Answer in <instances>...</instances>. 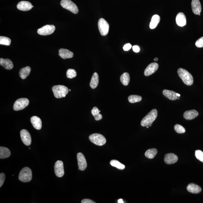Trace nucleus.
<instances>
[{
    "instance_id": "nucleus-1",
    "label": "nucleus",
    "mask_w": 203,
    "mask_h": 203,
    "mask_svg": "<svg viewBox=\"0 0 203 203\" xmlns=\"http://www.w3.org/2000/svg\"><path fill=\"white\" fill-rule=\"evenodd\" d=\"M179 77L186 85L190 86L193 83V78L192 75L187 70L182 68H179L178 70Z\"/></svg>"
},
{
    "instance_id": "nucleus-2",
    "label": "nucleus",
    "mask_w": 203,
    "mask_h": 203,
    "mask_svg": "<svg viewBox=\"0 0 203 203\" xmlns=\"http://www.w3.org/2000/svg\"><path fill=\"white\" fill-rule=\"evenodd\" d=\"M157 110L156 109H153L142 119L141 122V126L145 127L152 125L153 122L155 121L157 118Z\"/></svg>"
},
{
    "instance_id": "nucleus-3",
    "label": "nucleus",
    "mask_w": 203,
    "mask_h": 203,
    "mask_svg": "<svg viewBox=\"0 0 203 203\" xmlns=\"http://www.w3.org/2000/svg\"><path fill=\"white\" fill-rule=\"evenodd\" d=\"M52 90L55 97L57 98L65 97L69 91L68 87L62 85H55Z\"/></svg>"
},
{
    "instance_id": "nucleus-4",
    "label": "nucleus",
    "mask_w": 203,
    "mask_h": 203,
    "mask_svg": "<svg viewBox=\"0 0 203 203\" xmlns=\"http://www.w3.org/2000/svg\"><path fill=\"white\" fill-rule=\"evenodd\" d=\"M18 179L23 182H30L32 179V171L30 168L25 167L20 171Z\"/></svg>"
},
{
    "instance_id": "nucleus-5",
    "label": "nucleus",
    "mask_w": 203,
    "mask_h": 203,
    "mask_svg": "<svg viewBox=\"0 0 203 203\" xmlns=\"http://www.w3.org/2000/svg\"><path fill=\"white\" fill-rule=\"evenodd\" d=\"M61 5L64 8L73 13L76 14L79 12L77 6L71 0H62L61 2Z\"/></svg>"
},
{
    "instance_id": "nucleus-6",
    "label": "nucleus",
    "mask_w": 203,
    "mask_h": 203,
    "mask_svg": "<svg viewBox=\"0 0 203 203\" xmlns=\"http://www.w3.org/2000/svg\"><path fill=\"white\" fill-rule=\"evenodd\" d=\"M89 138L92 143L98 146H103L106 143L105 137L99 134H92L90 135Z\"/></svg>"
},
{
    "instance_id": "nucleus-7",
    "label": "nucleus",
    "mask_w": 203,
    "mask_h": 203,
    "mask_svg": "<svg viewBox=\"0 0 203 203\" xmlns=\"http://www.w3.org/2000/svg\"><path fill=\"white\" fill-rule=\"evenodd\" d=\"M98 26L102 35H107L109 32V25L105 20L103 18H100L98 22Z\"/></svg>"
},
{
    "instance_id": "nucleus-8",
    "label": "nucleus",
    "mask_w": 203,
    "mask_h": 203,
    "mask_svg": "<svg viewBox=\"0 0 203 203\" xmlns=\"http://www.w3.org/2000/svg\"><path fill=\"white\" fill-rule=\"evenodd\" d=\"M29 103V100L27 98H20L15 102L14 104L13 109L17 111L22 110L28 105Z\"/></svg>"
},
{
    "instance_id": "nucleus-9",
    "label": "nucleus",
    "mask_w": 203,
    "mask_h": 203,
    "mask_svg": "<svg viewBox=\"0 0 203 203\" xmlns=\"http://www.w3.org/2000/svg\"><path fill=\"white\" fill-rule=\"evenodd\" d=\"M55 29V26L53 25H46L39 29L37 32L42 35H49L54 33Z\"/></svg>"
},
{
    "instance_id": "nucleus-10",
    "label": "nucleus",
    "mask_w": 203,
    "mask_h": 203,
    "mask_svg": "<svg viewBox=\"0 0 203 203\" xmlns=\"http://www.w3.org/2000/svg\"><path fill=\"white\" fill-rule=\"evenodd\" d=\"M54 170L56 175L57 177H62L65 174L63 162L61 161H57L55 164Z\"/></svg>"
},
{
    "instance_id": "nucleus-11",
    "label": "nucleus",
    "mask_w": 203,
    "mask_h": 203,
    "mask_svg": "<svg viewBox=\"0 0 203 203\" xmlns=\"http://www.w3.org/2000/svg\"><path fill=\"white\" fill-rule=\"evenodd\" d=\"M22 141L26 146L30 145L31 143V137L30 134L26 129H22L20 132Z\"/></svg>"
},
{
    "instance_id": "nucleus-12",
    "label": "nucleus",
    "mask_w": 203,
    "mask_h": 203,
    "mask_svg": "<svg viewBox=\"0 0 203 203\" xmlns=\"http://www.w3.org/2000/svg\"><path fill=\"white\" fill-rule=\"evenodd\" d=\"M77 158L79 169L81 171H84L86 168L87 163L86 160L84 155L81 153H78Z\"/></svg>"
},
{
    "instance_id": "nucleus-13",
    "label": "nucleus",
    "mask_w": 203,
    "mask_h": 203,
    "mask_svg": "<svg viewBox=\"0 0 203 203\" xmlns=\"http://www.w3.org/2000/svg\"><path fill=\"white\" fill-rule=\"evenodd\" d=\"M159 65L157 62H153L150 64L145 70L144 72L145 76H148L151 75L157 71Z\"/></svg>"
},
{
    "instance_id": "nucleus-14",
    "label": "nucleus",
    "mask_w": 203,
    "mask_h": 203,
    "mask_svg": "<svg viewBox=\"0 0 203 203\" xmlns=\"http://www.w3.org/2000/svg\"><path fill=\"white\" fill-rule=\"evenodd\" d=\"M191 7L193 12L195 15H200L202 7L199 0H192L191 2Z\"/></svg>"
},
{
    "instance_id": "nucleus-15",
    "label": "nucleus",
    "mask_w": 203,
    "mask_h": 203,
    "mask_svg": "<svg viewBox=\"0 0 203 203\" xmlns=\"http://www.w3.org/2000/svg\"><path fill=\"white\" fill-rule=\"evenodd\" d=\"M34 6L30 2L28 1H22L18 3L17 8L20 10L28 11L30 10Z\"/></svg>"
},
{
    "instance_id": "nucleus-16",
    "label": "nucleus",
    "mask_w": 203,
    "mask_h": 203,
    "mask_svg": "<svg viewBox=\"0 0 203 203\" xmlns=\"http://www.w3.org/2000/svg\"><path fill=\"white\" fill-rule=\"evenodd\" d=\"M178 157L175 154L173 153H169L165 155L164 159L165 162L168 165H171L176 163L178 161Z\"/></svg>"
},
{
    "instance_id": "nucleus-17",
    "label": "nucleus",
    "mask_w": 203,
    "mask_h": 203,
    "mask_svg": "<svg viewBox=\"0 0 203 203\" xmlns=\"http://www.w3.org/2000/svg\"><path fill=\"white\" fill-rule=\"evenodd\" d=\"M176 21L178 25L181 27H183L186 25V18L185 15L182 12H179L176 15Z\"/></svg>"
},
{
    "instance_id": "nucleus-18",
    "label": "nucleus",
    "mask_w": 203,
    "mask_h": 203,
    "mask_svg": "<svg viewBox=\"0 0 203 203\" xmlns=\"http://www.w3.org/2000/svg\"><path fill=\"white\" fill-rule=\"evenodd\" d=\"M199 115V113L195 110L187 111L184 112V118L187 120H191L196 118Z\"/></svg>"
},
{
    "instance_id": "nucleus-19",
    "label": "nucleus",
    "mask_w": 203,
    "mask_h": 203,
    "mask_svg": "<svg viewBox=\"0 0 203 203\" xmlns=\"http://www.w3.org/2000/svg\"><path fill=\"white\" fill-rule=\"evenodd\" d=\"M59 55L64 59L71 58L73 57L72 52L65 49H61L59 51Z\"/></svg>"
},
{
    "instance_id": "nucleus-20",
    "label": "nucleus",
    "mask_w": 203,
    "mask_h": 203,
    "mask_svg": "<svg viewBox=\"0 0 203 203\" xmlns=\"http://www.w3.org/2000/svg\"><path fill=\"white\" fill-rule=\"evenodd\" d=\"M0 65L7 70L12 69L14 67L12 61L8 59H0Z\"/></svg>"
},
{
    "instance_id": "nucleus-21",
    "label": "nucleus",
    "mask_w": 203,
    "mask_h": 203,
    "mask_svg": "<svg viewBox=\"0 0 203 203\" xmlns=\"http://www.w3.org/2000/svg\"><path fill=\"white\" fill-rule=\"evenodd\" d=\"M31 121L33 127L37 130H40L42 128L41 120L38 117L34 116L31 118Z\"/></svg>"
},
{
    "instance_id": "nucleus-22",
    "label": "nucleus",
    "mask_w": 203,
    "mask_h": 203,
    "mask_svg": "<svg viewBox=\"0 0 203 203\" xmlns=\"http://www.w3.org/2000/svg\"><path fill=\"white\" fill-rule=\"evenodd\" d=\"M163 95L165 97L171 101L176 100L178 99V97L176 96L175 92L168 90H164L162 92Z\"/></svg>"
},
{
    "instance_id": "nucleus-23",
    "label": "nucleus",
    "mask_w": 203,
    "mask_h": 203,
    "mask_svg": "<svg viewBox=\"0 0 203 203\" xmlns=\"http://www.w3.org/2000/svg\"><path fill=\"white\" fill-rule=\"evenodd\" d=\"M187 190L190 193L198 194L201 192L202 189L199 186L194 184L191 183L187 186Z\"/></svg>"
},
{
    "instance_id": "nucleus-24",
    "label": "nucleus",
    "mask_w": 203,
    "mask_h": 203,
    "mask_svg": "<svg viewBox=\"0 0 203 203\" xmlns=\"http://www.w3.org/2000/svg\"><path fill=\"white\" fill-rule=\"evenodd\" d=\"M99 75L97 73H94L92 76L91 81H90V85L92 89H95L98 87L99 84Z\"/></svg>"
},
{
    "instance_id": "nucleus-25",
    "label": "nucleus",
    "mask_w": 203,
    "mask_h": 203,
    "mask_svg": "<svg viewBox=\"0 0 203 203\" xmlns=\"http://www.w3.org/2000/svg\"><path fill=\"white\" fill-rule=\"evenodd\" d=\"M160 20V16L159 15H153L150 23V28L151 29H154L158 25Z\"/></svg>"
},
{
    "instance_id": "nucleus-26",
    "label": "nucleus",
    "mask_w": 203,
    "mask_h": 203,
    "mask_svg": "<svg viewBox=\"0 0 203 203\" xmlns=\"http://www.w3.org/2000/svg\"><path fill=\"white\" fill-rule=\"evenodd\" d=\"M11 152L8 148L1 146L0 147V158L5 159L10 157Z\"/></svg>"
},
{
    "instance_id": "nucleus-27",
    "label": "nucleus",
    "mask_w": 203,
    "mask_h": 203,
    "mask_svg": "<svg viewBox=\"0 0 203 203\" xmlns=\"http://www.w3.org/2000/svg\"><path fill=\"white\" fill-rule=\"evenodd\" d=\"M31 71L30 67L27 66L21 68L19 72V75L20 78L22 79H26L28 76L29 75Z\"/></svg>"
},
{
    "instance_id": "nucleus-28",
    "label": "nucleus",
    "mask_w": 203,
    "mask_h": 203,
    "mask_svg": "<svg viewBox=\"0 0 203 203\" xmlns=\"http://www.w3.org/2000/svg\"><path fill=\"white\" fill-rule=\"evenodd\" d=\"M121 82L123 85L127 86L130 81V76L128 73L125 72L123 73L120 78Z\"/></svg>"
},
{
    "instance_id": "nucleus-29",
    "label": "nucleus",
    "mask_w": 203,
    "mask_h": 203,
    "mask_svg": "<svg viewBox=\"0 0 203 203\" xmlns=\"http://www.w3.org/2000/svg\"><path fill=\"white\" fill-rule=\"evenodd\" d=\"M100 111L99 110V109L97 107H94L92 110V113L96 121H99L102 118V115H101L100 112Z\"/></svg>"
},
{
    "instance_id": "nucleus-30",
    "label": "nucleus",
    "mask_w": 203,
    "mask_h": 203,
    "mask_svg": "<svg viewBox=\"0 0 203 203\" xmlns=\"http://www.w3.org/2000/svg\"><path fill=\"white\" fill-rule=\"evenodd\" d=\"M157 154V149L153 148L147 151L145 153V156L148 158L153 159L155 157Z\"/></svg>"
},
{
    "instance_id": "nucleus-31",
    "label": "nucleus",
    "mask_w": 203,
    "mask_h": 203,
    "mask_svg": "<svg viewBox=\"0 0 203 203\" xmlns=\"http://www.w3.org/2000/svg\"><path fill=\"white\" fill-rule=\"evenodd\" d=\"M110 163L112 166L115 167L118 169L123 170L125 168L124 165H123L121 162L116 160H111L110 161Z\"/></svg>"
},
{
    "instance_id": "nucleus-32",
    "label": "nucleus",
    "mask_w": 203,
    "mask_h": 203,
    "mask_svg": "<svg viewBox=\"0 0 203 203\" xmlns=\"http://www.w3.org/2000/svg\"><path fill=\"white\" fill-rule=\"evenodd\" d=\"M128 99L129 102L131 103H135L139 102L142 100L141 96L136 95H130L128 98Z\"/></svg>"
},
{
    "instance_id": "nucleus-33",
    "label": "nucleus",
    "mask_w": 203,
    "mask_h": 203,
    "mask_svg": "<svg viewBox=\"0 0 203 203\" xmlns=\"http://www.w3.org/2000/svg\"><path fill=\"white\" fill-rule=\"evenodd\" d=\"M11 43V40L8 37L1 36L0 37V44L4 45L6 46H9Z\"/></svg>"
},
{
    "instance_id": "nucleus-34",
    "label": "nucleus",
    "mask_w": 203,
    "mask_h": 203,
    "mask_svg": "<svg viewBox=\"0 0 203 203\" xmlns=\"http://www.w3.org/2000/svg\"><path fill=\"white\" fill-rule=\"evenodd\" d=\"M66 75L68 78L72 79L76 77L77 75V73L74 69H69L67 72Z\"/></svg>"
},
{
    "instance_id": "nucleus-35",
    "label": "nucleus",
    "mask_w": 203,
    "mask_h": 203,
    "mask_svg": "<svg viewBox=\"0 0 203 203\" xmlns=\"http://www.w3.org/2000/svg\"><path fill=\"white\" fill-rule=\"evenodd\" d=\"M175 131L179 134L184 133L185 132V128L180 125L176 124L174 126Z\"/></svg>"
},
{
    "instance_id": "nucleus-36",
    "label": "nucleus",
    "mask_w": 203,
    "mask_h": 203,
    "mask_svg": "<svg viewBox=\"0 0 203 203\" xmlns=\"http://www.w3.org/2000/svg\"><path fill=\"white\" fill-rule=\"evenodd\" d=\"M195 155L197 158L201 161L203 162V152L201 150H196L195 151Z\"/></svg>"
},
{
    "instance_id": "nucleus-37",
    "label": "nucleus",
    "mask_w": 203,
    "mask_h": 203,
    "mask_svg": "<svg viewBox=\"0 0 203 203\" xmlns=\"http://www.w3.org/2000/svg\"><path fill=\"white\" fill-rule=\"evenodd\" d=\"M197 47L199 48H203V37H201L195 43Z\"/></svg>"
},
{
    "instance_id": "nucleus-38",
    "label": "nucleus",
    "mask_w": 203,
    "mask_h": 203,
    "mask_svg": "<svg viewBox=\"0 0 203 203\" xmlns=\"http://www.w3.org/2000/svg\"><path fill=\"white\" fill-rule=\"evenodd\" d=\"M5 180V175L4 173H1L0 174V187L2 186Z\"/></svg>"
},
{
    "instance_id": "nucleus-39",
    "label": "nucleus",
    "mask_w": 203,
    "mask_h": 203,
    "mask_svg": "<svg viewBox=\"0 0 203 203\" xmlns=\"http://www.w3.org/2000/svg\"><path fill=\"white\" fill-rule=\"evenodd\" d=\"M132 48V45L130 43H127L123 47V49L125 51H128Z\"/></svg>"
},
{
    "instance_id": "nucleus-40",
    "label": "nucleus",
    "mask_w": 203,
    "mask_h": 203,
    "mask_svg": "<svg viewBox=\"0 0 203 203\" xmlns=\"http://www.w3.org/2000/svg\"><path fill=\"white\" fill-rule=\"evenodd\" d=\"M82 203H95L94 201L91 200L89 199H84L81 201Z\"/></svg>"
},
{
    "instance_id": "nucleus-41",
    "label": "nucleus",
    "mask_w": 203,
    "mask_h": 203,
    "mask_svg": "<svg viewBox=\"0 0 203 203\" xmlns=\"http://www.w3.org/2000/svg\"><path fill=\"white\" fill-rule=\"evenodd\" d=\"M132 49L134 52L136 53L140 51V48L138 46H136V45L132 47Z\"/></svg>"
},
{
    "instance_id": "nucleus-42",
    "label": "nucleus",
    "mask_w": 203,
    "mask_h": 203,
    "mask_svg": "<svg viewBox=\"0 0 203 203\" xmlns=\"http://www.w3.org/2000/svg\"><path fill=\"white\" fill-rule=\"evenodd\" d=\"M118 203H124V202H123V200L122 199H119L118 200Z\"/></svg>"
},
{
    "instance_id": "nucleus-43",
    "label": "nucleus",
    "mask_w": 203,
    "mask_h": 203,
    "mask_svg": "<svg viewBox=\"0 0 203 203\" xmlns=\"http://www.w3.org/2000/svg\"><path fill=\"white\" fill-rule=\"evenodd\" d=\"M154 61L157 62V61H158V58H155L154 59Z\"/></svg>"
},
{
    "instance_id": "nucleus-44",
    "label": "nucleus",
    "mask_w": 203,
    "mask_h": 203,
    "mask_svg": "<svg viewBox=\"0 0 203 203\" xmlns=\"http://www.w3.org/2000/svg\"><path fill=\"white\" fill-rule=\"evenodd\" d=\"M176 96H177L178 97H179L181 96V95L180 94H179L178 93H176Z\"/></svg>"
},
{
    "instance_id": "nucleus-45",
    "label": "nucleus",
    "mask_w": 203,
    "mask_h": 203,
    "mask_svg": "<svg viewBox=\"0 0 203 203\" xmlns=\"http://www.w3.org/2000/svg\"><path fill=\"white\" fill-rule=\"evenodd\" d=\"M178 100L179 99V97H178Z\"/></svg>"
},
{
    "instance_id": "nucleus-46",
    "label": "nucleus",
    "mask_w": 203,
    "mask_h": 203,
    "mask_svg": "<svg viewBox=\"0 0 203 203\" xmlns=\"http://www.w3.org/2000/svg\"><path fill=\"white\" fill-rule=\"evenodd\" d=\"M69 91H71V90H70V89H69Z\"/></svg>"
}]
</instances>
